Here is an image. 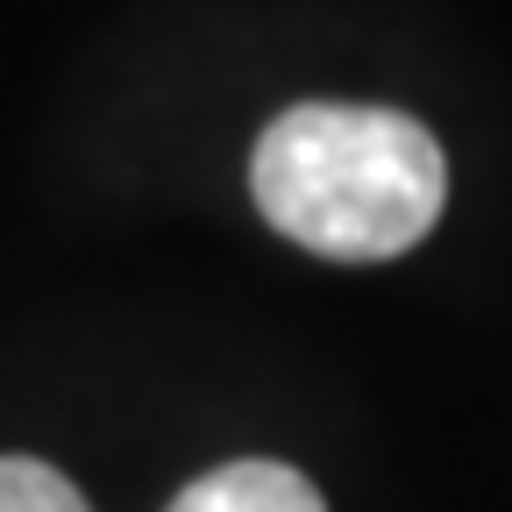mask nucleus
I'll use <instances>...</instances> for the list:
<instances>
[{
	"instance_id": "nucleus-1",
	"label": "nucleus",
	"mask_w": 512,
	"mask_h": 512,
	"mask_svg": "<svg viewBox=\"0 0 512 512\" xmlns=\"http://www.w3.org/2000/svg\"><path fill=\"white\" fill-rule=\"evenodd\" d=\"M249 192L278 235L335 264L406 256L448 200L441 143L399 107L306 100L249 150Z\"/></svg>"
},
{
	"instance_id": "nucleus-2",
	"label": "nucleus",
	"mask_w": 512,
	"mask_h": 512,
	"mask_svg": "<svg viewBox=\"0 0 512 512\" xmlns=\"http://www.w3.org/2000/svg\"><path fill=\"white\" fill-rule=\"evenodd\" d=\"M171 512H328V505H320V491L292 463L249 456V463H221L207 477H192L171 498Z\"/></svg>"
},
{
	"instance_id": "nucleus-3",
	"label": "nucleus",
	"mask_w": 512,
	"mask_h": 512,
	"mask_svg": "<svg viewBox=\"0 0 512 512\" xmlns=\"http://www.w3.org/2000/svg\"><path fill=\"white\" fill-rule=\"evenodd\" d=\"M0 512H93V505L64 470L36 456H0Z\"/></svg>"
}]
</instances>
